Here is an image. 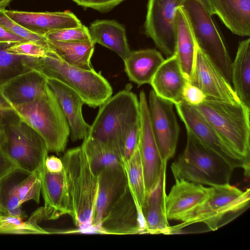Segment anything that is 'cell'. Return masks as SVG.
<instances>
[{"label": "cell", "mask_w": 250, "mask_h": 250, "mask_svg": "<svg viewBox=\"0 0 250 250\" xmlns=\"http://www.w3.org/2000/svg\"><path fill=\"white\" fill-rule=\"evenodd\" d=\"M187 131L221 157L233 169H243L250 176V163L235 151L194 107L181 101L174 104Z\"/></svg>", "instance_id": "cell-10"}, {"label": "cell", "mask_w": 250, "mask_h": 250, "mask_svg": "<svg viewBox=\"0 0 250 250\" xmlns=\"http://www.w3.org/2000/svg\"><path fill=\"white\" fill-rule=\"evenodd\" d=\"M47 42L49 48L65 62L82 69H94L90 60L95 43L91 40L71 42L47 40Z\"/></svg>", "instance_id": "cell-28"}, {"label": "cell", "mask_w": 250, "mask_h": 250, "mask_svg": "<svg viewBox=\"0 0 250 250\" xmlns=\"http://www.w3.org/2000/svg\"><path fill=\"white\" fill-rule=\"evenodd\" d=\"M4 139V129L0 126V148Z\"/></svg>", "instance_id": "cell-48"}, {"label": "cell", "mask_w": 250, "mask_h": 250, "mask_svg": "<svg viewBox=\"0 0 250 250\" xmlns=\"http://www.w3.org/2000/svg\"><path fill=\"white\" fill-rule=\"evenodd\" d=\"M211 15H216L234 34L250 36V0H208Z\"/></svg>", "instance_id": "cell-24"}, {"label": "cell", "mask_w": 250, "mask_h": 250, "mask_svg": "<svg viewBox=\"0 0 250 250\" xmlns=\"http://www.w3.org/2000/svg\"><path fill=\"white\" fill-rule=\"evenodd\" d=\"M28 41L10 31L0 24V42L16 43Z\"/></svg>", "instance_id": "cell-43"}, {"label": "cell", "mask_w": 250, "mask_h": 250, "mask_svg": "<svg viewBox=\"0 0 250 250\" xmlns=\"http://www.w3.org/2000/svg\"><path fill=\"white\" fill-rule=\"evenodd\" d=\"M61 160L67 188L68 215L77 227H91L98 194V176L93 172L82 145L68 150Z\"/></svg>", "instance_id": "cell-1"}, {"label": "cell", "mask_w": 250, "mask_h": 250, "mask_svg": "<svg viewBox=\"0 0 250 250\" xmlns=\"http://www.w3.org/2000/svg\"><path fill=\"white\" fill-rule=\"evenodd\" d=\"M47 83L56 96L68 122L71 140L73 142L84 140L88 135L90 125L83 116V101L73 90L57 80L47 78Z\"/></svg>", "instance_id": "cell-20"}, {"label": "cell", "mask_w": 250, "mask_h": 250, "mask_svg": "<svg viewBox=\"0 0 250 250\" xmlns=\"http://www.w3.org/2000/svg\"><path fill=\"white\" fill-rule=\"evenodd\" d=\"M188 81L175 54L165 60L150 84L157 96L175 104L182 101V91Z\"/></svg>", "instance_id": "cell-23"}, {"label": "cell", "mask_w": 250, "mask_h": 250, "mask_svg": "<svg viewBox=\"0 0 250 250\" xmlns=\"http://www.w3.org/2000/svg\"><path fill=\"white\" fill-rule=\"evenodd\" d=\"M29 173L16 167L0 179V213L8 214L25 219L21 208L18 185Z\"/></svg>", "instance_id": "cell-31"}, {"label": "cell", "mask_w": 250, "mask_h": 250, "mask_svg": "<svg viewBox=\"0 0 250 250\" xmlns=\"http://www.w3.org/2000/svg\"><path fill=\"white\" fill-rule=\"evenodd\" d=\"M182 8L188 19L197 45L231 84L232 62L211 16L195 0H186Z\"/></svg>", "instance_id": "cell-8"}, {"label": "cell", "mask_w": 250, "mask_h": 250, "mask_svg": "<svg viewBox=\"0 0 250 250\" xmlns=\"http://www.w3.org/2000/svg\"><path fill=\"white\" fill-rule=\"evenodd\" d=\"M8 51L18 55L40 58L46 56L50 49L36 42L26 41L13 44L8 48Z\"/></svg>", "instance_id": "cell-38"}, {"label": "cell", "mask_w": 250, "mask_h": 250, "mask_svg": "<svg viewBox=\"0 0 250 250\" xmlns=\"http://www.w3.org/2000/svg\"><path fill=\"white\" fill-rule=\"evenodd\" d=\"M206 98L199 88L187 82L182 91V101L190 105L196 106L202 104Z\"/></svg>", "instance_id": "cell-39"}, {"label": "cell", "mask_w": 250, "mask_h": 250, "mask_svg": "<svg viewBox=\"0 0 250 250\" xmlns=\"http://www.w3.org/2000/svg\"><path fill=\"white\" fill-rule=\"evenodd\" d=\"M78 5L88 7L100 12H106L124 0H73Z\"/></svg>", "instance_id": "cell-42"}, {"label": "cell", "mask_w": 250, "mask_h": 250, "mask_svg": "<svg viewBox=\"0 0 250 250\" xmlns=\"http://www.w3.org/2000/svg\"><path fill=\"white\" fill-rule=\"evenodd\" d=\"M82 146L93 172L97 176L107 167L122 165V152L109 144L87 136L83 140Z\"/></svg>", "instance_id": "cell-30"}, {"label": "cell", "mask_w": 250, "mask_h": 250, "mask_svg": "<svg viewBox=\"0 0 250 250\" xmlns=\"http://www.w3.org/2000/svg\"><path fill=\"white\" fill-rule=\"evenodd\" d=\"M0 148L17 167L30 173L44 164L48 150L41 135L20 118L4 127Z\"/></svg>", "instance_id": "cell-7"}, {"label": "cell", "mask_w": 250, "mask_h": 250, "mask_svg": "<svg viewBox=\"0 0 250 250\" xmlns=\"http://www.w3.org/2000/svg\"><path fill=\"white\" fill-rule=\"evenodd\" d=\"M44 164L46 169L52 173L61 171L63 167L61 159L55 156H47L45 159Z\"/></svg>", "instance_id": "cell-44"}, {"label": "cell", "mask_w": 250, "mask_h": 250, "mask_svg": "<svg viewBox=\"0 0 250 250\" xmlns=\"http://www.w3.org/2000/svg\"><path fill=\"white\" fill-rule=\"evenodd\" d=\"M148 105L151 127L161 159L167 163L175 155L180 132L174 104L160 98L152 90L149 94Z\"/></svg>", "instance_id": "cell-12"}, {"label": "cell", "mask_w": 250, "mask_h": 250, "mask_svg": "<svg viewBox=\"0 0 250 250\" xmlns=\"http://www.w3.org/2000/svg\"><path fill=\"white\" fill-rule=\"evenodd\" d=\"M98 231L108 234L145 233L141 211L128 186L108 209Z\"/></svg>", "instance_id": "cell-13"}, {"label": "cell", "mask_w": 250, "mask_h": 250, "mask_svg": "<svg viewBox=\"0 0 250 250\" xmlns=\"http://www.w3.org/2000/svg\"><path fill=\"white\" fill-rule=\"evenodd\" d=\"M140 129L138 146L143 168L146 192L157 182L164 165L151 127L148 102L145 92L139 95Z\"/></svg>", "instance_id": "cell-14"}, {"label": "cell", "mask_w": 250, "mask_h": 250, "mask_svg": "<svg viewBox=\"0 0 250 250\" xmlns=\"http://www.w3.org/2000/svg\"><path fill=\"white\" fill-rule=\"evenodd\" d=\"M198 3H199L208 12V13L211 16V10L209 5V3L208 0H195Z\"/></svg>", "instance_id": "cell-46"}, {"label": "cell", "mask_w": 250, "mask_h": 250, "mask_svg": "<svg viewBox=\"0 0 250 250\" xmlns=\"http://www.w3.org/2000/svg\"><path fill=\"white\" fill-rule=\"evenodd\" d=\"M27 64L47 78L57 80L73 90L90 107L100 106L112 96L111 85L100 73L71 66L50 49L44 57L30 58Z\"/></svg>", "instance_id": "cell-2"}, {"label": "cell", "mask_w": 250, "mask_h": 250, "mask_svg": "<svg viewBox=\"0 0 250 250\" xmlns=\"http://www.w3.org/2000/svg\"><path fill=\"white\" fill-rule=\"evenodd\" d=\"M0 9V24L14 34L30 42H36L48 47L47 39L43 36L35 33L22 26L9 18Z\"/></svg>", "instance_id": "cell-36"}, {"label": "cell", "mask_w": 250, "mask_h": 250, "mask_svg": "<svg viewBox=\"0 0 250 250\" xmlns=\"http://www.w3.org/2000/svg\"><path fill=\"white\" fill-rule=\"evenodd\" d=\"M3 12L22 26L43 37L50 32L78 27L82 24L77 17L70 11L34 12L4 9Z\"/></svg>", "instance_id": "cell-19"}, {"label": "cell", "mask_w": 250, "mask_h": 250, "mask_svg": "<svg viewBox=\"0 0 250 250\" xmlns=\"http://www.w3.org/2000/svg\"><path fill=\"white\" fill-rule=\"evenodd\" d=\"M165 201L166 213L168 220L185 222L209 197L212 187L175 180Z\"/></svg>", "instance_id": "cell-15"}, {"label": "cell", "mask_w": 250, "mask_h": 250, "mask_svg": "<svg viewBox=\"0 0 250 250\" xmlns=\"http://www.w3.org/2000/svg\"><path fill=\"white\" fill-rule=\"evenodd\" d=\"M16 167H17L16 165L5 155L0 148V179Z\"/></svg>", "instance_id": "cell-45"}, {"label": "cell", "mask_w": 250, "mask_h": 250, "mask_svg": "<svg viewBox=\"0 0 250 250\" xmlns=\"http://www.w3.org/2000/svg\"><path fill=\"white\" fill-rule=\"evenodd\" d=\"M176 23V54L182 71L188 81L194 67L196 43L188 19L182 7L177 10Z\"/></svg>", "instance_id": "cell-27"}, {"label": "cell", "mask_w": 250, "mask_h": 250, "mask_svg": "<svg viewBox=\"0 0 250 250\" xmlns=\"http://www.w3.org/2000/svg\"><path fill=\"white\" fill-rule=\"evenodd\" d=\"M13 44L0 42V86H2L15 77L32 70L27 65L29 58L8 52Z\"/></svg>", "instance_id": "cell-33"}, {"label": "cell", "mask_w": 250, "mask_h": 250, "mask_svg": "<svg viewBox=\"0 0 250 250\" xmlns=\"http://www.w3.org/2000/svg\"><path fill=\"white\" fill-rule=\"evenodd\" d=\"M24 219L17 216L0 213V233L50 234L31 219L26 221Z\"/></svg>", "instance_id": "cell-34"}, {"label": "cell", "mask_w": 250, "mask_h": 250, "mask_svg": "<svg viewBox=\"0 0 250 250\" xmlns=\"http://www.w3.org/2000/svg\"><path fill=\"white\" fill-rule=\"evenodd\" d=\"M140 121L134 125L126 133L124 143V159H127L137 146L139 137Z\"/></svg>", "instance_id": "cell-41"}, {"label": "cell", "mask_w": 250, "mask_h": 250, "mask_svg": "<svg viewBox=\"0 0 250 250\" xmlns=\"http://www.w3.org/2000/svg\"><path fill=\"white\" fill-rule=\"evenodd\" d=\"M20 117L3 95L0 86V126L4 127Z\"/></svg>", "instance_id": "cell-40"}, {"label": "cell", "mask_w": 250, "mask_h": 250, "mask_svg": "<svg viewBox=\"0 0 250 250\" xmlns=\"http://www.w3.org/2000/svg\"><path fill=\"white\" fill-rule=\"evenodd\" d=\"M12 0H0V9H5Z\"/></svg>", "instance_id": "cell-47"}, {"label": "cell", "mask_w": 250, "mask_h": 250, "mask_svg": "<svg viewBox=\"0 0 250 250\" xmlns=\"http://www.w3.org/2000/svg\"><path fill=\"white\" fill-rule=\"evenodd\" d=\"M212 187V192L208 200L185 222L171 227L172 233L187 226L201 222L209 230H216L223 225L225 219L249 205L250 188L242 191L229 183Z\"/></svg>", "instance_id": "cell-9"}, {"label": "cell", "mask_w": 250, "mask_h": 250, "mask_svg": "<svg viewBox=\"0 0 250 250\" xmlns=\"http://www.w3.org/2000/svg\"><path fill=\"white\" fill-rule=\"evenodd\" d=\"M44 165L41 168L29 173L19 182L18 192L21 205L31 200L39 203L42 188V171Z\"/></svg>", "instance_id": "cell-35"}, {"label": "cell", "mask_w": 250, "mask_h": 250, "mask_svg": "<svg viewBox=\"0 0 250 250\" xmlns=\"http://www.w3.org/2000/svg\"><path fill=\"white\" fill-rule=\"evenodd\" d=\"M194 107L230 146L250 163V107L241 102L208 98Z\"/></svg>", "instance_id": "cell-6"}, {"label": "cell", "mask_w": 250, "mask_h": 250, "mask_svg": "<svg viewBox=\"0 0 250 250\" xmlns=\"http://www.w3.org/2000/svg\"><path fill=\"white\" fill-rule=\"evenodd\" d=\"M187 134L184 150L170 166L174 179L209 187L229 184L233 169L187 130Z\"/></svg>", "instance_id": "cell-3"}, {"label": "cell", "mask_w": 250, "mask_h": 250, "mask_svg": "<svg viewBox=\"0 0 250 250\" xmlns=\"http://www.w3.org/2000/svg\"><path fill=\"white\" fill-rule=\"evenodd\" d=\"M47 78L35 70L21 73L1 86L2 93L13 107L30 103L42 95Z\"/></svg>", "instance_id": "cell-22"}, {"label": "cell", "mask_w": 250, "mask_h": 250, "mask_svg": "<svg viewBox=\"0 0 250 250\" xmlns=\"http://www.w3.org/2000/svg\"><path fill=\"white\" fill-rule=\"evenodd\" d=\"M99 107L88 136L115 146L123 154L125 136L140 121L139 100L136 94L125 89L111 96Z\"/></svg>", "instance_id": "cell-4"}, {"label": "cell", "mask_w": 250, "mask_h": 250, "mask_svg": "<svg viewBox=\"0 0 250 250\" xmlns=\"http://www.w3.org/2000/svg\"><path fill=\"white\" fill-rule=\"evenodd\" d=\"M88 29L93 42L115 52L123 61L131 51L127 43L125 28L116 21L98 20L91 23Z\"/></svg>", "instance_id": "cell-26"}, {"label": "cell", "mask_w": 250, "mask_h": 250, "mask_svg": "<svg viewBox=\"0 0 250 250\" xmlns=\"http://www.w3.org/2000/svg\"><path fill=\"white\" fill-rule=\"evenodd\" d=\"M122 166L125 172L128 187L141 211L146 190L138 143L130 156L123 159Z\"/></svg>", "instance_id": "cell-32"}, {"label": "cell", "mask_w": 250, "mask_h": 250, "mask_svg": "<svg viewBox=\"0 0 250 250\" xmlns=\"http://www.w3.org/2000/svg\"><path fill=\"white\" fill-rule=\"evenodd\" d=\"M231 83L240 101L250 107V39L239 42L231 65Z\"/></svg>", "instance_id": "cell-29"}, {"label": "cell", "mask_w": 250, "mask_h": 250, "mask_svg": "<svg viewBox=\"0 0 250 250\" xmlns=\"http://www.w3.org/2000/svg\"><path fill=\"white\" fill-rule=\"evenodd\" d=\"M44 37L47 40L62 42L91 40L88 28L83 24L78 27L50 32Z\"/></svg>", "instance_id": "cell-37"}, {"label": "cell", "mask_w": 250, "mask_h": 250, "mask_svg": "<svg viewBox=\"0 0 250 250\" xmlns=\"http://www.w3.org/2000/svg\"><path fill=\"white\" fill-rule=\"evenodd\" d=\"M13 107L19 117L41 135L48 151L65 150L70 134L69 126L48 85L45 91L33 101Z\"/></svg>", "instance_id": "cell-5"}, {"label": "cell", "mask_w": 250, "mask_h": 250, "mask_svg": "<svg viewBox=\"0 0 250 250\" xmlns=\"http://www.w3.org/2000/svg\"><path fill=\"white\" fill-rule=\"evenodd\" d=\"M164 61L162 54L155 49L131 51L124 61L125 71L129 80L138 86L150 84Z\"/></svg>", "instance_id": "cell-25"}, {"label": "cell", "mask_w": 250, "mask_h": 250, "mask_svg": "<svg viewBox=\"0 0 250 250\" xmlns=\"http://www.w3.org/2000/svg\"><path fill=\"white\" fill-rule=\"evenodd\" d=\"M186 0H148L145 33L167 58L176 54L177 12Z\"/></svg>", "instance_id": "cell-11"}, {"label": "cell", "mask_w": 250, "mask_h": 250, "mask_svg": "<svg viewBox=\"0 0 250 250\" xmlns=\"http://www.w3.org/2000/svg\"><path fill=\"white\" fill-rule=\"evenodd\" d=\"M98 188L91 227L98 230L101 221L112 204L122 195L128 186L122 165L110 166L98 175Z\"/></svg>", "instance_id": "cell-18"}, {"label": "cell", "mask_w": 250, "mask_h": 250, "mask_svg": "<svg viewBox=\"0 0 250 250\" xmlns=\"http://www.w3.org/2000/svg\"><path fill=\"white\" fill-rule=\"evenodd\" d=\"M188 81L199 88L206 98L230 103L241 102L231 84L197 44L193 71Z\"/></svg>", "instance_id": "cell-16"}, {"label": "cell", "mask_w": 250, "mask_h": 250, "mask_svg": "<svg viewBox=\"0 0 250 250\" xmlns=\"http://www.w3.org/2000/svg\"><path fill=\"white\" fill-rule=\"evenodd\" d=\"M166 166L164 165L155 184L146 192L141 207L145 233L171 234L165 207Z\"/></svg>", "instance_id": "cell-17"}, {"label": "cell", "mask_w": 250, "mask_h": 250, "mask_svg": "<svg viewBox=\"0 0 250 250\" xmlns=\"http://www.w3.org/2000/svg\"><path fill=\"white\" fill-rule=\"evenodd\" d=\"M41 193L44 200L42 208L43 219L55 220L69 214L65 174L63 169L57 173L48 171L44 165L42 171Z\"/></svg>", "instance_id": "cell-21"}]
</instances>
